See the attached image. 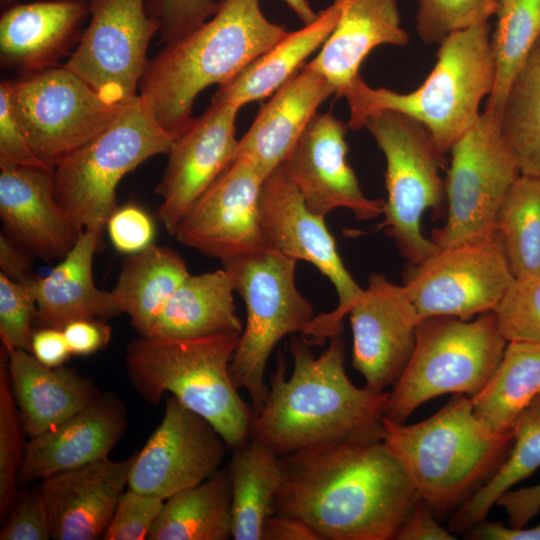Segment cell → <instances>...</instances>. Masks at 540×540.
I'll use <instances>...</instances> for the list:
<instances>
[{
  "label": "cell",
  "instance_id": "6f0895ef",
  "mask_svg": "<svg viewBox=\"0 0 540 540\" xmlns=\"http://www.w3.org/2000/svg\"><path fill=\"white\" fill-rule=\"evenodd\" d=\"M4 1H7V0H4Z\"/></svg>",
  "mask_w": 540,
  "mask_h": 540
},
{
  "label": "cell",
  "instance_id": "484cf974",
  "mask_svg": "<svg viewBox=\"0 0 540 540\" xmlns=\"http://www.w3.org/2000/svg\"><path fill=\"white\" fill-rule=\"evenodd\" d=\"M89 15L88 0H45L11 6L0 18L5 65L35 73L57 66Z\"/></svg>",
  "mask_w": 540,
  "mask_h": 540
},
{
  "label": "cell",
  "instance_id": "1f68e13d",
  "mask_svg": "<svg viewBox=\"0 0 540 540\" xmlns=\"http://www.w3.org/2000/svg\"><path fill=\"white\" fill-rule=\"evenodd\" d=\"M226 469L232 492V538L262 540L264 524L275 513L282 483L280 456L249 438L232 449Z\"/></svg>",
  "mask_w": 540,
  "mask_h": 540
},
{
  "label": "cell",
  "instance_id": "ffe728a7",
  "mask_svg": "<svg viewBox=\"0 0 540 540\" xmlns=\"http://www.w3.org/2000/svg\"><path fill=\"white\" fill-rule=\"evenodd\" d=\"M347 127L332 112H317L283 162L309 210L326 216L337 208L359 220L383 214L385 200L367 198L347 161Z\"/></svg>",
  "mask_w": 540,
  "mask_h": 540
},
{
  "label": "cell",
  "instance_id": "ac0fdd59",
  "mask_svg": "<svg viewBox=\"0 0 540 540\" xmlns=\"http://www.w3.org/2000/svg\"><path fill=\"white\" fill-rule=\"evenodd\" d=\"M264 179L253 163L235 157L185 216L174 237L222 262L265 248L259 206Z\"/></svg>",
  "mask_w": 540,
  "mask_h": 540
},
{
  "label": "cell",
  "instance_id": "b9f144b4",
  "mask_svg": "<svg viewBox=\"0 0 540 540\" xmlns=\"http://www.w3.org/2000/svg\"><path fill=\"white\" fill-rule=\"evenodd\" d=\"M36 301L30 285L0 273V339L5 350L30 352Z\"/></svg>",
  "mask_w": 540,
  "mask_h": 540
},
{
  "label": "cell",
  "instance_id": "d6986e66",
  "mask_svg": "<svg viewBox=\"0 0 540 540\" xmlns=\"http://www.w3.org/2000/svg\"><path fill=\"white\" fill-rule=\"evenodd\" d=\"M348 315L354 369L373 390L393 387L412 356L420 321L404 285L383 274H371Z\"/></svg>",
  "mask_w": 540,
  "mask_h": 540
},
{
  "label": "cell",
  "instance_id": "d590c367",
  "mask_svg": "<svg viewBox=\"0 0 540 540\" xmlns=\"http://www.w3.org/2000/svg\"><path fill=\"white\" fill-rule=\"evenodd\" d=\"M500 128L521 175L540 178V38L509 87Z\"/></svg>",
  "mask_w": 540,
  "mask_h": 540
},
{
  "label": "cell",
  "instance_id": "ee69618b",
  "mask_svg": "<svg viewBox=\"0 0 540 540\" xmlns=\"http://www.w3.org/2000/svg\"><path fill=\"white\" fill-rule=\"evenodd\" d=\"M216 0H146V10L159 26L160 41H175L210 19L218 10Z\"/></svg>",
  "mask_w": 540,
  "mask_h": 540
},
{
  "label": "cell",
  "instance_id": "cb8c5ba5",
  "mask_svg": "<svg viewBox=\"0 0 540 540\" xmlns=\"http://www.w3.org/2000/svg\"><path fill=\"white\" fill-rule=\"evenodd\" d=\"M340 11L335 28L306 64L325 77L336 97H344L360 76L368 54L381 45L407 46L396 0H333Z\"/></svg>",
  "mask_w": 540,
  "mask_h": 540
},
{
  "label": "cell",
  "instance_id": "e0dca14e",
  "mask_svg": "<svg viewBox=\"0 0 540 540\" xmlns=\"http://www.w3.org/2000/svg\"><path fill=\"white\" fill-rule=\"evenodd\" d=\"M240 108L211 101L178 134L155 192L162 198L158 218L170 235L202 195L235 159L239 139L235 121Z\"/></svg>",
  "mask_w": 540,
  "mask_h": 540
},
{
  "label": "cell",
  "instance_id": "c3c4849f",
  "mask_svg": "<svg viewBox=\"0 0 540 540\" xmlns=\"http://www.w3.org/2000/svg\"><path fill=\"white\" fill-rule=\"evenodd\" d=\"M431 506L422 498L415 503L395 540H454L456 537L449 529L436 520Z\"/></svg>",
  "mask_w": 540,
  "mask_h": 540
},
{
  "label": "cell",
  "instance_id": "11a10c76",
  "mask_svg": "<svg viewBox=\"0 0 540 540\" xmlns=\"http://www.w3.org/2000/svg\"><path fill=\"white\" fill-rule=\"evenodd\" d=\"M474 540H540V523L531 528H513L501 522L479 523L465 532Z\"/></svg>",
  "mask_w": 540,
  "mask_h": 540
},
{
  "label": "cell",
  "instance_id": "6da1fadb",
  "mask_svg": "<svg viewBox=\"0 0 540 540\" xmlns=\"http://www.w3.org/2000/svg\"><path fill=\"white\" fill-rule=\"evenodd\" d=\"M275 513L322 540H394L420 498L383 440L337 442L281 456Z\"/></svg>",
  "mask_w": 540,
  "mask_h": 540
},
{
  "label": "cell",
  "instance_id": "681fc988",
  "mask_svg": "<svg viewBox=\"0 0 540 540\" xmlns=\"http://www.w3.org/2000/svg\"><path fill=\"white\" fill-rule=\"evenodd\" d=\"M72 355H89L104 348L110 340L111 329L105 320L80 319L63 329Z\"/></svg>",
  "mask_w": 540,
  "mask_h": 540
},
{
  "label": "cell",
  "instance_id": "74e56055",
  "mask_svg": "<svg viewBox=\"0 0 540 540\" xmlns=\"http://www.w3.org/2000/svg\"><path fill=\"white\" fill-rule=\"evenodd\" d=\"M496 230L515 278L540 272V178L521 175L515 181Z\"/></svg>",
  "mask_w": 540,
  "mask_h": 540
},
{
  "label": "cell",
  "instance_id": "83f0119b",
  "mask_svg": "<svg viewBox=\"0 0 540 540\" xmlns=\"http://www.w3.org/2000/svg\"><path fill=\"white\" fill-rule=\"evenodd\" d=\"M5 351L10 385L29 438L63 423L100 395L74 369L46 366L27 350Z\"/></svg>",
  "mask_w": 540,
  "mask_h": 540
},
{
  "label": "cell",
  "instance_id": "f1b7e54d",
  "mask_svg": "<svg viewBox=\"0 0 540 540\" xmlns=\"http://www.w3.org/2000/svg\"><path fill=\"white\" fill-rule=\"evenodd\" d=\"M340 11L332 2L308 24L288 33L232 79L219 86L211 101L238 108L272 95L320 49L335 28Z\"/></svg>",
  "mask_w": 540,
  "mask_h": 540
},
{
  "label": "cell",
  "instance_id": "db71d44e",
  "mask_svg": "<svg viewBox=\"0 0 540 540\" xmlns=\"http://www.w3.org/2000/svg\"><path fill=\"white\" fill-rule=\"evenodd\" d=\"M262 540H322L308 524L281 514L270 516L263 528Z\"/></svg>",
  "mask_w": 540,
  "mask_h": 540
},
{
  "label": "cell",
  "instance_id": "836d02e7",
  "mask_svg": "<svg viewBox=\"0 0 540 540\" xmlns=\"http://www.w3.org/2000/svg\"><path fill=\"white\" fill-rule=\"evenodd\" d=\"M540 393V344L507 342L484 387L471 398L478 419L492 431L513 436L520 413Z\"/></svg>",
  "mask_w": 540,
  "mask_h": 540
},
{
  "label": "cell",
  "instance_id": "e575fe53",
  "mask_svg": "<svg viewBox=\"0 0 540 540\" xmlns=\"http://www.w3.org/2000/svg\"><path fill=\"white\" fill-rule=\"evenodd\" d=\"M509 454L492 475L453 513L449 530L465 533L486 520L507 491L540 468V393L520 413L513 429Z\"/></svg>",
  "mask_w": 540,
  "mask_h": 540
},
{
  "label": "cell",
  "instance_id": "d4e9b609",
  "mask_svg": "<svg viewBox=\"0 0 540 540\" xmlns=\"http://www.w3.org/2000/svg\"><path fill=\"white\" fill-rule=\"evenodd\" d=\"M332 94L335 90L328 80L305 64L263 106L239 139L235 157L249 160L266 178L283 164L319 106Z\"/></svg>",
  "mask_w": 540,
  "mask_h": 540
},
{
  "label": "cell",
  "instance_id": "f907efd6",
  "mask_svg": "<svg viewBox=\"0 0 540 540\" xmlns=\"http://www.w3.org/2000/svg\"><path fill=\"white\" fill-rule=\"evenodd\" d=\"M496 504L506 511L510 527L525 528L540 511V483L527 488L511 489Z\"/></svg>",
  "mask_w": 540,
  "mask_h": 540
},
{
  "label": "cell",
  "instance_id": "7a4b0ae2",
  "mask_svg": "<svg viewBox=\"0 0 540 540\" xmlns=\"http://www.w3.org/2000/svg\"><path fill=\"white\" fill-rule=\"evenodd\" d=\"M290 350L292 373L285 377L280 357L265 403L253 414L250 439L280 457L323 444L382 440L389 392L350 381L341 335L318 357L302 336L292 337Z\"/></svg>",
  "mask_w": 540,
  "mask_h": 540
},
{
  "label": "cell",
  "instance_id": "8fae6325",
  "mask_svg": "<svg viewBox=\"0 0 540 540\" xmlns=\"http://www.w3.org/2000/svg\"><path fill=\"white\" fill-rule=\"evenodd\" d=\"M260 226L264 246L314 265L335 287L338 305L314 316L301 336L311 345L341 335L343 319L363 290L345 267L325 217L309 210L283 164L263 181Z\"/></svg>",
  "mask_w": 540,
  "mask_h": 540
},
{
  "label": "cell",
  "instance_id": "7dc6e473",
  "mask_svg": "<svg viewBox=\"0 0 540 540\" xmlns=\"http://www.w3.org/2000/svg\"><path fill=\"white\" fill-rule=\"evenodd\" d=\"M106 230L114 248L126 255L143 251L153 244L155 236L152 218L134 204L117 207L108 219Z\"/></svg>",
  "mask_w": 540,
  "mask_h": 540
},
{
  "label": "cell",
  "instance_id": "3957f363",
  "mask_svg": "<svg viewBox=\"0 0 540 540\" xmlns=\"http://www.w3.org/2000/svg\"><path fill=\"white\" fill-rule=\"evenodd\" d=\"M287 33L264 15L260 0H221L210 19L148 60L138 94L157 122L178 136L205 88L232 79Z\"/></svg>",
  "mask_w": 540,
  "mask_h": 540
},
{
  "label": "cell",
  "instance_id": "4dcf8cb0",
  "mask_svg": "<svg viewBox=\"0 0 540 540\" xmlns=\"http://www.w3.org/2000/svg\"><path fill=\"white\" fill-rule=\"evenodd\" d=\"M189 275L186 262L177 251L152 244L127 255L111 292L138 335L148 336L172 295Z\"/></svg>",
  "mask_w": 540,
  "mask_h": 540
},
{
  "label": "cell",
  "instance_id": "f546056e",
  "mask_svg": "<svg viewBox=\"0 0 540 540\" xmlns=\"http://www.w3.org/2000/svg\"><path fill=\"white\" fill-rule=\"evenodd\" d=\"M234 291L224 268L190 274L172 295L148 336L195 339L241 335L243 326L236 312Z\"/></svg>",
  "mask_w": 540,
  "mask_h": 540
},
{
  "label": "cell",
  "instance_id": "277c9868",
  "mask_svg": "<svg viewBox=\"0 0 540 540\" xmlns=\"http://www.w3.org/2000/svg\"><path fill=\"white\" fill-rule=\"evenodd\" d=\"M495 75L491 28L484 20L439 43L432 71L414 91L373 88L360 75L344 95L350 111L347 125L358 130L372 113L399 112L422 123L444 155L479 119L480 104L491 94Z\"/></svg>",
  "mask_w": 540,
  "mask_h": 540
},
{
  "label": "cell",
  "instance_id": "7402d4cb",
  "mask_svg": "<svg viewBox=\"0 0 540 540\" xmlns=\"http://www.w3.org/2000/svg\"><path fill=\"white\" fill-rule=\"evenodd\" d=\"M0 218L5 234L45 260L62 259L81 230L57 201L53 171L0 164Z\"/></svg>",
  "mask_w": 540,
  "mask_h": 540
},
{
  "label": "cell",
  "instance_id": "60d3db41",
  "mask_svg": "<svg viewBox=\"0 0 540 540\" xmlns=\"http://www.w3.org/2000/svg\"><path fill=\"white\" fill-rule=\"evenodd\" d=\"M493 312L507 342L540 344V272L515 278Z\"/></svg>",
  "mask_w": 540,
  "mask_h": 540
},
{
  "label": "cell",
  "instance_id": "4fadbf2b",
  "mask_svg": "<svg viewBox=\"0 0 540 540\" xmlns=\"http://www.w3.org/2000/svg\"><path fill=\"white\" fill-rule=\"evenodd\" d=\"M9 92L32 149L52 170L104 131L125 107L108 104L64 66L9 81Z\"/></svg>",
  "mask_w": 540,
  "mask_h": 540
},
{
  "label": "cell",
  "instance_id": "9f6ffc18",
  "mask_svg": "<svg viewBox=\"0 0 540 540\" xmlns=\"http://www.w3.org/2000/svg\"><path fill=\"white\" fill-rule=\"evenodd\" d=\"M287 6L296 14V16L304 23L308 24L313 21L318 12H315L308 0H283Z\"/></svg>",
  "mask_w": 540,
  "mask_h": 540
},
{
  "label": "cell",
  "instance_id": "5bb4252c",
  "mask_svg": "<svg viewBox=\"0 0 540 540\" xmlns=\"http://www.w3.org/2000/svg\"><path fill=\"white\" fill-rule=\"evenodd\" d=\"M515 277L496 231L438 249L410 265L404 287L420 319L454 316L470 320L494 311Z\"/></svg>",
  "mask_w": 540,
  "mask_h": 540
},
{
  "label": "cell",
  "instance_id": "9c48e42d",
  "mask_svg": "<svg viewBox=\"0 0 540 540\" xmlns=\"http://www.w3.org/2000/svg\"><path fill=\"white\" fill-rule=\"evenodd\" d=\"M297 262L267 248L223 262L247 313L230 375L235 386L248 393L253 414L267 398L265 371L274 347L288 334H302L314 317L296 285Z\"/></svg>",
  "mask_w": 540,
  "mask_h": 540
},
{
  "label": "cell",
  "instance_id": "f35d334b",
  "mask_svg": "<svg viewBox=\"0 0 540 540\" xmlns=\"http://www.w3.org/2000/svg\"><path fill=\"white\" fill-rule=\"evenodd\" d=\"M0 355V519L3 522L20 492L18 475L26 443L3 347Z\"/></svg>",
  "mask_w": 540,
  "mask_h": 540
},
{
  "label": "cell",
  "instance_id": "f6af8a7d",
  "mask_svg": "<svg viewBox=\"0 0 540 540\" xmlns=\"http://www.w3.org/2000/svg\"><path fill=\"white\" fill-rule=\"evenodd\" d=\"M4 521L0 540L52 539L50 520L39 487L19 492Z\"/></svg>",
  "mask_w": 540,
  "mask_h": 540
},
{
  "label": "cell",
  "instance_id": "816d5d0a",
  "mask_svg": "<svg viewBox=\"0 0 540 540\" xmlns=\"http://www.w3.org/2000/svg\"><path fill=\"white\" fill-rule=\"evenodd\" d=\"M30 352L49 367L62 366L72 355L63 330L50 327L33 330Z\"/></svg>",
  "mask_w": 540,
  "mask_h": 540
},
{
  "label": "cell",
  "instance_id": "52a82bcc",
  "mask_svg": "<svg viewBox=\"0 0 540 540\" xmlns=\"http://www.w3.org/2000/svg\"><path fill=\"white\" fill-rule=\"evenodd\" d=\"M176 138L138 94L104 131L54 167L57 201L79 230L102 236L117 209L121 179L147 159L168 154Z\"/></svg>",
  "mask_w": 540,
  "mask_h": 540
},
{
  "label": "cell",
  "instance_id": "7bdbcfd3",
  "mask_svg": "<svg viewBox=\"0 0 540 540\" xmlns=\"http://www.w3.org/2000/svg\"><path fill=\"white\" fill-rule=\"evenodd\" d=\"M165 499L127 487L105 531L104 540H143L162 509Z\"/></svg>",
  "mask_w": 540,
  "mask_h": 540
},
{
  "label": "cell",
  "instance_id": "2e32d148",
  "mask_svg": "<svg viewBox=\"0 0 540 540\" xmlns=\"http://www.w3.org/2000/svg\"><path fill=\"white\" fill-rule=\"evenodd\" d=\"M228 449L207 420L172 396L161 422L136 453L128 488L167 499L214 475Z\"/></svg>",
  "mask_w": 540,
  "mask_h": 540
},
{
  "label": "cell",
  "instance_id": "4316f807",
  "mask_svg": "<svg viewBox=\"0 0 540 540\" xmlns=\"http://www.w3.org/2000/svg\"><path fill=\"white\" fill-rule=\"evenodd\" d=\"M101 246L102 236L82 231L51 272L30 284L38 327L63 329L75 320H106L122 313L112 292L99 289L94 282L93 258Z\"/></svg>",
  "mask_w": 540,
  "mask_h": 540
},
{
  "label": "cell",
  "instance_id": "ba28073f",
  "mask_svg": "<svg viewBox=\"0 0 540 540\" xmlns=\"http://www.w3.org/2000/svg\"><path fill=\"white\" fill-rule=\"evenodd\" d=\"M506 345L493 311L470 320L420 319L414 351L389 392L385 417L404 423L420 405L437 396L472 398L495 371Z\"/></svg>",
  "mask_w": 540,
  "mask_h": 540
},
{
  "label": "cell",
  "instance_id": "bcb514c9",
  "mask_svg": "<svg viewBox=\"0 0 540 540\" xmlns=\"http://www.w3.org/2000/svg\"><path fill=\"white\" fill-rule=\"evenodd\" d=\"M0 164L51 170L32 149L10 98L9 81L0 84Z\"/></svg>",
  "mask_w": 540,
  "mask_h": 540
},
{
  "label": "cell",
  "instance_id": "8d00e7d4",
  "mask_svg": "<svg viewBox=\"0 0 540 540\" xmlns=\"http://www.w3.org/2000/svg\"><path fill=\"white\" fill-rule=\"evenodd\" d=\"M491 35L496 75L485 111L499 116L509 87L540 38V0H499Z\"/></svg>",
  "mask_w": 540,
  "mask_h": 540
},
{
  "label": "cell",
  "instance_id": "5b68a950",
  "mask_svg": "<svg viewBox=\"0 0 540 540\" xmlns=\"http://www.w3.org/2000/svg\"><path fill=\"white\" fill-rule=\"evenodd\" d=\"M382 440L399 460L420 498L436 516L460 507L506 457L513 436L498 434L473 411L471 398L454 394L414 424L383 418Z\"/></svg>",
  "mask_w": 540,
  "mask_h": 540
},
{
  "label": "cell",
  "instance_id": "44dd1931",
  "mask_svg": "<svg viewBox=\"0 0 540 540\" xmlns=\"http://www.w3.org/2000/svg\"><path fill=\"white\" fill-rule=\"evenodd\" d=\"M136 453L109 457L42 479L43 496L54 540L102 539L128 487Z\"/></svg>",
  "mask_w": 540,
  "mask_h": 540
},
{
  "label": "cell",
  "instance_id": "30bf717a",
  "mask_svg": "<svg viewBox=\"0 0 540 540\" xmlns=\"http://www.w3.org/2000/svg\"><path fill=\"white\" fill-rule=\"evenodd\" d=\"M386 158L384 221L378 229L394 240L410 265L432 255L438 246L421 231L426 210L440 207L445 196L441 154L427 128L405 114L383 110L364 121Z\"/></svg>",
  "mask_w": 540,
  "mask_h": 540
},
{
  "label": "cell",
  "instance_id": "8992f818",
  "mask_svg": "<svg viewBox=\"0 0 540 540\" xmlns=\"http://www.w3.org/2000/svg\"><path fill=\"white\" fill-rule=\"evenodd\" d=\"M240 335L195 339L139 336L126 348L129 379L147 402L169 392L207 420L232 450L249 439L253 417L230 375Z\"/></svg>",
  "mask_w": 540,
  "mask_h": 540
},
{
  "label": "cell",
  "instance_id": "d6a6232c",
  "mask_svg": "<svg viewBox=\"0 0 540 540\" xmlns=\"http://www.w3.org/2000/svg\"><path fill=\"white\" fill-rule=\"evenodd\" d=\"M232 538V492L226 467L165 499L149 540Z\"/></svg>",
  "mask_w": 540,
  "mask_h": 540
},
{
  "label": "cell",
  "instance_id": "603a6c76",
  "mask_svg": "<svg viewBox=\"0 0 540 540\" xmlns=\"http://www.w3.org/2000/svg\"><path fill=\"white\" fill-rule=\"evenodd\" d=\"M126 426L123 404L113 394H100L63 423L29 438L19 485L108 457Z\"/></svg>",
  "mask_w": 540,
  "mask_h": 540
},
{
  "label": "cell",
  "instance_id": "9a60e30c",
  "mask_svg": "<svg viewBox=\"0 0 540 540\" xmlns=\"http://www.w3.org/2000/svg\"><path fill=\"white\" fill-rule=\"evenodd\" d=\"M88 1V25L63 66L108 104L124 107L138 96L147 49L159 26L146 0Z\"/></svg>",
  "mask_w": 540,
  "mask_h": 540
},
{
  "label": "cell",
  "instance_id": "f5cc1de1",
  "mask_svg": "<svg viewBox=\"0 0 540 540\" xmlns=\"http://www.w3.org/2000/svg\"><path fill=\"white\" fill-rule=\"evenodd\" d=\"M16 244L3 232L0 234V273L15 282L30 285L37 276L29 255Z\"/></svg>",
  "mask_w": 540,
  "mask_h": 540
},
{
  "label": "cell",
  "instance_id": "7c38bea8",
  "mask_svg": "<svg viewBox=\"0 0 540 540\" xmlns=\"http://www.w3.org/2000/svg\"><path fill=\"white\" fill-rule=\"evenodd\" d=\"M444 180L448 215L433 231L432 241L447 247L496 231L501 205L521 176L505 141L500 117L485 110L475 125L452 147Z\"/></svg>",
  "mask_w": 540,
  "mask_h": 540
},
{
  "label": "cell",
  "instance_id": "ab89813d",
  "mask_svg": "<svg viewBox=\"0 0 540 540\" xmlns=\"http://www.w3.org/2000/svg\"><path fill=\"white\" fill-rule=\"evenodd\" d=\"M499 0H418L415 28L425 44H439L448 35L495 15Z\"/></svg>",
  "mask_w": 540,
  "mask_h": 540
}]
</instances>
